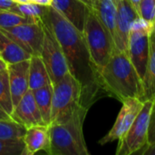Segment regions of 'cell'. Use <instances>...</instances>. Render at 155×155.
I'll return each instance as SVG.
<instances>
[{
	"label": "cell",
	"instance_id": "6da1fadb",
	"mask_svg": "<svg viewBox=\"0 0 155 155\" xmlns=\"http://www.w3.org/2000/svg\"><path fill=\"white\" fill-rule=\"evenodd\" d=\"M61 45L71 74L82 85V104L88 109L104 94L84 35L52 5L45 15Z\"/></svg>",
	"mask_w": 155,
	"mask_h": 155
},
{
	"label": "cell",
	"instance_id": "7a4b0ae2",
	"mask_svg": "<svg viewBox=\"0 0 155 155\" xmlns=\"http://www.w3.org/2000/svg\"><path fill=\"white\" fill-rule=\"evenodd\" d=\"M100 81L104 94L121 103L128 98L143 101V81L126 52L113 53L100 72Z\"/></svg>",
	"mask_w": 155,
	"mask_h": 155
},
{
	"label": "cell",
	"instance_id": "3957f363",
	"mask_svg": "<svg viewBox=\"0 0 155 155\" xmlns=\"http://www.w3.org/2000/svg\"><path fill=\"white\" fill-rule=\"evenodd\" d=\"M88 108L81 105L73 115L61 124H52L49 155H90L84 136V122Z\"/></svg>",
	"mask_w": 155,
	"mask_h": 155
},
{
	"label": "cell",
	"instance_id": "277c9868",
	"mask_svg": "<svg viewBox=\"0 0 155 155\" xmlns=\"http://www.w3.org/2000/svg\"><path fill=\"white\" fill-rule=\"evenodd\" d=\"M83 35L93 64L100 76L101 70L113 53L117 50L114 41L96 14L91 9L86 15Z\"/></svg>",
	"mask_w": 155,
	"mask_h": 155
},
{
	"label": "cell",
	"instance_id": "5b68a950",
	"mask_svg": "<svg viewBox=\"0 0 155 155\" xmlns=\"http://www.w3.org/2000/svg\"><path fill=\"white\" fill-rule=\"evenodd\" d=\"M81 105H83L82 85L69 74L53 84L50 124L67 121Z\"/></svg>",
	"mask_w": 155,
	"mask_h": 155
},
{
	"label": "cell",
	"instance_id": "8992f818",
	"mask_svg": "<svg viewBox=\"0 0 155 155\" xmlns=\"http://www.w3.org/2000/svg\"><path fill=\"white\" fill-rule=\"evenodd\" d=\"M42 27L44 35L40 56L47 69L52 84H54L71 73L61 45L45 15L42 21Z\"/></svg>",
	"mask_w": 155,
	"mask_h": 155
},
{
	"label": "cell",
	"instance_id": "52a82bcc",
	"mask_svg": "<svg viewBox=\"0 0 155 155\" xmlns=\"http://www.w3.org/2000/svg\"><path fill=\"white\" fill-rule=\"evenodd\" d=\"M153 26L154 25L138 16L133 23L129 35L127 54L142 81L148 60L150 33Z\"/></svg>",
	"mask_w": 155,
	"mask_h": 155
},
{
	"label": "cell",
	"instance_id": "ba28073f",
	"mask_svg": "<svg viewBox=\"0 0 155 155\" xmlns=\"http://www.w3.org/2000/svg\"><path fill=\"white\" fill-rule=\"evenodd\" d=\"M153 107V101L147 100L143 102V106L134 124L125 135L118 141L116 155L135 154L147 145L149 123Z\"/></svg>",
	"mask_w": 155,
	"mask_h": 155
},
{
	"label": "cell",
	"instance_id": "9c48e42d",
	"mask_svg": "<svg viewBox=\"0 0 155 155\" xmlns=\"http://www.w3.org/2000/svg\"><path fill=\"white\" fill-rule=\"evenodd\" d=\"M31 55H40L44 31L41 23H28L0 28Z\"/></svg>",
	"mask_w": 155,
	"mask_h": 155
},
{
	"label": "cell",
	"instance_id": "30bf717a",
	"mask_svg": "<svg viewBox=\"0 0 155 155\" xmlns=\"http://www.w3.org/2000/svg\"><path fill=\"white\" fill-rule=\"evenodd\" d=\"M122 104V108L117 115L114 124L108 134L99 140V144L104 145L121 140L128 132L143 106V102L139 98H128Z\"/></svg>",
	"mask_w": 155,
	"mask_h": 155
},
{
	"label": "cell",
	"instance_id": "8fae6325",
	"mask_svg": "<svg viewBox=\"0 0 155 155\" xmlns=\"http://www.w3.org/2000/svg\"><path fill=\"white\" fill-rule=\"evenodd\" d=\"M116 16V42L117 50L127 53L130 31L134 20L139 16L130 0H117Z\"/></svg>",
	"mask_w": 155,
	"mask_h": 155
},
{
	"label": "cell",
	"instance_id": "7c38bea8",
	"mask_svg": "<svg viewBox=\"0 0 155 155\" xmlns=\"http://www.w3.org/2000/svg\"><path fill=\"white\" fill-rule=\"evenodd\" d=\"M7 74L15 108L29 89V59L7 64Z\"/></svg>",
	"mask_w": 155,
	"mask_h": 155
},
{
	"label": "cell",
	"instance_id": "4fadbf2b",
	"mask_svg": "<svg viewBox=\"0 0 155 155\" xmlns=\"http://www.w3.org/2000/svg\"><path fill=\"white\" fill-rule=\"evenodd\" d=\"M12 118L26 129L34 125L45 124L42 119L32 90L28 89L19 103L15 106Z\"/></svg>",
	"mask_w": 155,
	"mask_h": 155
},
{
	"label": "cell",
	"instance_id": "5bb4252c",
	"mask_svg": "<svg viewBox=\"0 0 155 155\" xmlns=\"http://www.w3.org/2000/svg\"><path fill=\"white\" fill-rule=\"evenodd\" d=\"M24 155H34L41 151L48 153L50 149V129L47 124L34 125L25 130L23 136Z\"/></svg>",
	"mask_w": 155,
	"mask_h": 155
},
{
	"label": "cell",
	"instance_id": "9a60e30c",
	"mask_svg": "<svg viewBox=\"0 0 155 155\" xmlns=\"http://www.w3.org/2000/svg\"><path fill=\"white\" fill-rule=\"evenodd\" d=\"M51 5L83 33L89 8L80 0H52Z\"/></svg>",
	"mask_w": 155,
	"mask_h": 155
},
{
	"label": "cell",
	"instance_id": "2e32d148",
	"mask_svg": "<svg viewBox=\"0 0 155 155\" xmlns=\"http://www.w3.org/2000/svg\"><path fill=\"white\" fill-rule=\"evenodd\" d=\"M143 101L155 100V25L150 33L149 54L146 70L143 78Z\"/></svg>",
	"mask_w": 155,
	"mask_h": 155
},
{
	"label": "cell",
	"instance_id": "e0dca14e",
	"mask_svg": "<svg viewBox=\"0 0 155 155\" xmlns=\"http://www.w3.org/2000/svg\"><path fill=\"white\" fill-rule=\"evenodd\" d=\"M31 54L0 29V58L7 64L30 59Z\"/></svg>",
	"mask_w": 155,
	"mask_h": 155
},
{
	"label": "cell",
	"instance_id": "ac0fdd59",
	"mask_svg": "<svg viewBox=\"0 0 155 155\" xmlns=\"http://www.w3.org/2000/svg\"><path fill=\"white\" fill-rule=\"evenodd\" d=\"M50 83L47 69L41 56L31 55L29 59V89L34 91Z\"/></svg>",
	"mask_w": 155,
	"mask_h": 155
},
{
	"label": "cell",
	"instance_id": "d6986e66",
	"mask_svg": "<svg viewBox=\"0 0 155 155\" xmlns=\"http://www.w3.org/2000/svg\"><path fill=\"white\" fill-rule=\"evenodd\" d=\"M35 102L39 108L44 123L50 125L51 123V108L53 97V84L50 83L39 89L33 91Z\"/></svg>",
	"mask_w": 155,
	"mask_h": 155
},
{
	"label": "cell",
	"instance_id": "ffe728a7",
	"mask_svg": "<svg viewBox=\"0 0 155 155\" xmlns=\"http://www.w3.org/2000/svg\"><path fill=\"white\" fill-rule=\"evenodd\" d=\"M0 107L12 117L14 105L10 93L7 68L0 73Z\"/></svg>",
	"mask_w": 155,
	"mask_h": 155
},
{
	"label": "cell",
	"instance_id": "44dd1931",
	"mask_svg": "<svg viewBox=\"0 0 155 155\" xmlns=\"http://www.w3.org/2000/svg\"><path fill=\"white\" fill-rule=\"evenodd\" d=\"M25 130V127L14 120L0 121L1 140H22Z\"/></svg>",
	"mask_w": 155,
	"mask_h": 155
},
{
	"label": "cell",
	"instance_id": "7402d4cb",
	"mask_svg": "<svg viewBox=\"0 0 155 155\" xmlns=\"http://www.w3.org/2000/svg\"><path fill=\"white\" fill-rule=\"evenodd\" d=\"M45 5H38L35 3H25L18 4V9L22 15H25L28 18H31L35 23H41L43 17L46 12Z\"/></svg>",
	"mask_w": 155,
	"mask_h": 155
},
{
	"label": "cell",
	"instance_id": "603a6c76",
	"mask_svg": "<svg viewBox=\"0 0 155 155\" xmlns=\"http://www.w3.org/2000/svg\"><path fill=\"white\" fill-rule=\"evenodd\" d=\"M35 23L31 18L21 15L12 11L0 10V28H7L18 25Z\"/></svg>",
	"mask_w": 155,
	"mask_h": 155
},
{
	"label": "cell",
	"instance_id": "cb8c5ba5",
	"mask_svg": "<svg viewBox=\"0 0 155 155\" xmlns=\"http://www.w3.org/2000/svg\"><path fill=\"white\" fill-rule=\"evenodd\" d=\"M23 140H1L0 155H24Z\"/></svg>",
	"mask_w": 155,
	"mask_h": 155
},
{
	"label": "cell",
	"instance_id": "d4e9b609",
	"mask_svg": "<svg viewBox=\"0 0 155 155\" xmlns=\"http://www.w3.org/2000/svg\"><path fill=\"white\" fill-rule=\"evenodd\" d=\"M137 13L140 17L155 25V0H141Z\"/></svg>",
	"mask_w": 155,
	"mask_h": 155
},
{
	"label": "cell",
	"instance_id": "484cf974",
	"mask_svg": "<svg viewBox=\"0 0 155 155\" xmlns=\"http://www.w3.org/2000/svg\"><path fill=\"white\" fill-rule=\"evenodd\" d=\"M155 143V107H153L148 129V144Z\"/></svg>",
	"mask_w": 155,
	"mask_h": 155
},
{
	"label": "cell",
	"instance_id": "4316f807",
	"mask_svg": "<svg viewBox=\"0 0 155 155\" xmlns=\"http://www.w3.org/2000/svg\"><path fill=\"white\" fill-rule=\"evenodd\" d=\"M0 10H8L21 15L18 9V4H16L13 0H0Z\"/></svg>",
	"mask_w": 155,
	"mask_h": 155
},
{
	"label": "cell",
	"instance_id": "83f0119b",
	"mask_svg": "<svg viewBox=\"0 0 155 155\" xmlns=\"http://www.w3.org/2000/svg\"><path fill=\"white\" fill-rule=\"evenodd\" d=\"M13 118L0 107V121H12Z\"/></svg>",
	"mask_w": 155,
	"mask_h": 155
},
{
	"label": "cell",
	"instance_id": "f1b7e54d",
	"mask_svg": "<svg viewBox=\"0 0 155 155\" xmlns=\"http://www.w3.org/2000/svg\"><path fill=\"white\" fill-rule=\"evenodd\" d=\"M28 2L35 3V4H38V5H45V6L51 5V4H52V0H28Z\"/></svg>",
	"mask_w": 155,
	"mask_h": 155
},
{
	"label": "cell",
	"instance_id": "f546056e",
	"mask_svg": "<svg viewBox=\"0 0 155 155\" xmlns=\"http://www.w3.org/2000/svg\"><path fill=\"white\" fill-rule=\"evenodd\" d=\"M6 68H7V64L2 58H0V73L6 70Z\"/></svg>",
	"mask_w": 155,
	"mask_h": 155
},
{
	"label": "cell",
	"instance_id": "4dcf8cb0",
	"mask_svg": "<svg viewBox=\"0 0 155 155\" xmlns=\"http://www.w3.org/2000/svg\"><path fill=\"white\" fill-rule=\"evenodd\" d=\"M80 1H82L84 5H86V6L89 9L93 10V0H80Z\"/></svg>",
	"mask_w": 155,
	"mask_h": 155
},
{
	"label": "cell",
	"instance_id": "1f68e13d",
	"mask_svg": "<svg viewBox=\"0 0 155 155\" xmlns=\"http://www.w3.org/2000/svg\"><path fill=\"white\" fill-rule=\"evenodd\" d=\"M131 1V3L133 4V5L134 6V8L136 9V11H137V9H138V5H139V3H140V1L141 0H130Z\"/></svg>",
	"mask_w": 155,
	"mask_h": 155
},
{
	"label": "cell",
	"instance_id": "d6a6232c",
	"mask_svg": "<svg viewBox=\"0 0 155 155\" xmlns=\"http://www.w3.org/2000/svg\"><path fill=\"white\" fill-rule=\"evenodd\" d=\"M14 2H15L16 4H25V3H29L28 0H13Z\"/></svg>",
	"mask_w": 155,
	"mask_h": 155
},
{
	"label": "cell",
	"instance_id": "836d02e7",
	"mask_svg": "<svg viewBox=\"0 0 155 155\" xmlns=\"http://www.w3.org/2000/svg\"><path fill=\"white\" fill-rule=\"evenodd\" d=\"M153 107H155V100L153 101Z\"/></svg>",
	"mask_w": 155,
	"mask_h": 155
},
{
	"label": "cell",
	"instance_id": "e575fe53",
	"mask_svg": "<svg viewBox=\"0 0 155 155\" xmlns=\"http://www.w3.org/2000/svg\"><path fill=\"white\" fill-rule=\"evenodd\" d=\"M114 1H115V2H116V1H117V0H114Z\"/></svg>",
	"mask_w": 155,
	"mask_h": 155
},
{
	"label": "cell",
	"instance_id": "d590c367",
	"mask_svg": "<svg viewBox=\"0 0 155 155\" xmlns=\"http://www.w3.org/2000/svg\"></svg>",
	"mask_w": 155,
	"mask_h": 155
}]
</instances>
